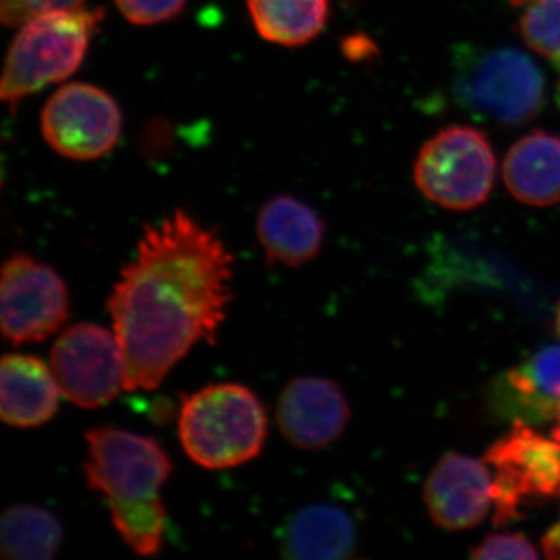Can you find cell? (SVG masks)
Wrapping results in <instances>:
<instances>
[{
	"instance_id": "cell-1",
	"label": "cell",
	"mask_w": 560,
	"mask_h": 560,
	"mask_svg": "<svg viewBox=\"0 0 560 560\" xmlns=\"http://www.w3.org/2000/svg\"><path fill=\"white\" fill-rule=\"evenodd\" d=\"M232 279L226 243L186 210L145 226L106 301L127 371L125 390L158 388L195 346L215 345Z\"/></svg>"
},
{
	"instance_id": "cell-2",
	"label": "cell",
	"mask_w": 560,
	"mask_h": 560,
	"mask_svg": "<svg viewBox=\"0 0 560 560\" xmlns=\"http://www.w3.org/2000/svg\"><path fill=\"white\" fill-rule=\"evenodd\" d=\"M88 486L108 503L110 522L128 548L153 558L164 547L167 511L162 488L171 477V456L153 438L102 425L84 434Z\"/></svg>"
},
{
	"instance_id": "cell-3",
	"label": "cell",
	"mask_w": 560,
	"mask_h": 560,
	"mask_svg": "<svg viewBox=\"0 0 560 560\" xmlns=\"http://www.w3.org/2000/svg\"><path fill=\"white\" fill-rule=\"evenodd\" d=\"M180 447L206 470H230L248 464L264 451L267 408L242 383H212L180 401Z\"/></svg>"
},
{
	"instance_id": "cell-4",
	"label": "cell",
	"mask_w": 560,
	"mask_h": 560,
	"mask_svg": "<svg viewBox=\"0 0 560 560\" xmlns=\"http://www.w3.org/2000/svg\"><path fill=\"white\" fill-rule=\"evenodd\" d=\"M105 9L60 11L28 21L11 40L0 81V97L18 103L49 84L61 83L80 69Z\"/></svg>"
},
{
	"instance_id": "cell-5",
	"label": "cell",
	"mask_w": 560,
	"mask_h": 560,
	"mask_svg": "<svg viewBox=\"0 0 560 560\" xmlns=\"http://www.w3.org/2000/svg\"><path fill=\"white\" fill-rule=\"evenodd\" d=\"M452 86L464 109L500 127L533 120L545 102L540 69L515 49L460 47L453 58Z\"/></svg>"
},
{
	"instance_id": "cell-6",
	"label": "cell",
	"mask_w": 560,
	"mask_h": 560,
	"mask_svg": "<svg viewBox=\"0 0 560 560\" xmlns=\"http://www.w3.org/2000/svg\"><path fill=\"white\" fill-rule=\"evenodd\" d=\"M485 463L492 471L493 523L504 526L529 506L560 497V441L533 425L512 422L489 445Z\"/></svg>"
},
{
	"instance_id": "cell-7",
	"label": "cell",
	"mask_w": 560,
	"mask_h": 560,
	"mask_svg": "<svg viewBox=\"0 0 560 560\" xmlns=\"http://www.w3.org/2000/svg\"><path fill=\"white\" fill-rule=\"evenodd\" d=\"M495 171V154L488 136L474 127L453 125L420 150L415 183L427 200L466 212L488 201Z\"/></svg>"
},
{
	"instance_id": "cell-8",
	"label": "cell",
	"mask_w": 560,
	"mask_h": 560,
	"mask_svg": "<svg viewBox=\"0 0 560 560\" xmlns=\"http://www.w3.org/2000/svg\"><path fill=\"white\" fill-rule=\"evenodd\" d=\"M69 290L60 272L31 254H11L0 272V324L10 345L46 341L68 323Z\"/></svg>"
},
{
	"instance_id": "cell-9",
	"label": "cell",
	"mask_w": 560,
	"mask_h": 560,
	"mask_svg": "<svg viewBox=\"0 0 560 560\" xmlns=\"http://www.w3.org/2000/svg\"><path fill=\"white\" fill-rule=\"evenodd\" d=\"M116 98L90 83L62 84L40 113V132L51 150L72 161H95L116 149L121 135Z\"/></svg>"
},
{
	"instance_id": "cell-10",
	"label": "cell",
	"mask_w": 560,
	"mask_h": 560,
	"mask_svg": "<svg viewBox=\"0 0 560 560\" xmlns=\"http://www.w3.org/2000/svg\"><path fill=\"white\" fill-rule=\"evenodd\" d=\"M62 397L80 408L103 407L127 386L124 355L114 330L79 323L62 331L50 352Z\"/></svg>"
},
{
	"instance_id": "cell-11",
	"label": "cell",
	"mask_w": 560,
	"mask_h": 560,
	"mask_svg": "<svg viewBox=\"0 0 560 560\" xmlns=\"http://www.w3.org/2000/svg\"><path fill=\"white\" fill-rule=\"evenodd\" d=\"M276 420L283 440L300 451H323L335 444L350 420L341 386L318 375H301L279 394Z\"/></svg>"
},
{
	"instance_id": "cell-12",
	"label": "cell",
	"mask_w": 560,
	"mask_h": 560,
	"mask_svg": "<svg viewBox=\"0 0 560 560\" xmlns=\"http://www.w3.org/2000/svg\"><path fill=\"white\" fill-rule=\"evenodd\" d=\"M423 500L441 528H475L493 511L492 471L485 459L445 453L427 478Z\"/></svg>"
},
{
	"instance_id": "cell-13",
	"label": "cell",
	"mask_w": 560,
	"mask_h": 560,
	"mask_svg": "<svg viewBox=\"0 0 560 560\" xmlns=\"http://www.w3.org/2000/svg\"><path fill=\"white\" fill-rule=\"evenodd\" d=\"M490 410L512 422L545 423L560 408V345L537 350L490 383Z\"/></svg>"
},
{
	"instance_id": "cell-14",
	"label": "cell",
	"mask_w": 560,
	"mask_h": 560,
	"mask_svg": "<svg viewBox=\"0 0 560 560\" xmlns=\"http://www.w3.org/2000/svg\"><path fill=\"white\" fill-rule=\"evenodd\" d=\"M256 235L268 264L301 268L318 257L326 224L307 202L278 195L257 213Z\"/></svg>"
},
{
	"instance_id": "cell-15",
	"label": "cell",
	"mask_w": 560,
	"mask_h": 560,
	"mask_svg": "<svg viewBox=\"0 0 560 560\" xmlns=\"http://www.w3.org/2000/svg\"><path fill=\"white\" fill-rule=\"evenodd\" d=\"M62 396L51 368L27 353L0 363V418L13 429H36L55 418Z\"/></svg>"
},
{
	"instance_id": "cell-16",
	"label": "cell",
	"mask_w": 560,
	"mask_h": 560,
	"mask_svg": "<svg viewBox=\"0 0 560 560\" xmlns=\"http://www.w3.org/2000/svg\"><path fill=\"white\" fill-rule=\"evenodd\" d=\"M359 529L348 511L337 504L302 508L283 526L280 551L298 560H337L352 556Z\"/></svg>"
},
{
	"instance_id": "cell-17",
	"label": "cell",
	"mask_w": 560,
	"mask_h": 560,
	"mask_svg": "<svg viewBox=\"0 0 560 560\" xmlns=\"http://www.w3.org/2000/svg\"><path fill=\"white\" fill-rule=\"evenodd\" d=\"M503 179L515 200L533 208L560 202V138L534 130L508 151Z\"/></svg>"
},
{
	"instance_id": "cell-18",
	"label": "cell",
	"mask_w": 560,
	"mask_h": 560,
	"mask_svg": "<svg viewBox=\"0 0 560 560\" xmlns=\"http://www.w3.org/2000/svg\"><path fill=\"white\" fill-rule=\"evenodd\" d=\"M246 7L260 38L282 47L312 43L330 16V0H246Z\"/></svg>"
},
{
	"instance_id": "cell-19",
	"label": "cell",
	"mask_w": 560,
	"mask_h": 560,
	"mask_svg": "<svg viewBox=\"0 0 560 560\" xmlns=\"http://www.w3.org/2000/svg\"><path fill=\"white\" fill-rule=\"evenodd\" d=\"M65 533L54 512L36 504H13L0 522V550L7 560H50L60 551Z\"/></svg>"
},
{
	"instance_id": "cell-20",
	"label": "cell",
	"mask_w": 560,
	"mask_h": 560,
	"mask_svg": "<svg viewBox=\"0 0 560 560\" xmlns=\"http://www.w3.org/2000/svg\"><path fill=\"white\" fill-rule=\"evenodd\" d=\"M526 46L560 69V0H533L518 22Z\"/></svg>"
},
{
	"instance_id": "cell-21",
	"label": "cell",
	"mask_w": 560,
	"mask_h": 560,
	"mask_svg": "<svg viewBox=\"0 0 560 560\" xmlns=\"http://www.w3.org/2000/svg\"><path fill=\"white\" fill-rule=\"evenodd\" d=\"M83 7L84 0H0V21L5 27L20 28L36 18Z\"/></svg>"
},
{
	"instance_id": "cell-22",
	"label": "cell",
	"mask_w": 560,
	"mask_h": 560,
	"mask_svg": "<svg viewBox=\"0 0 560 560\" xmlns=\"http://www.w3.org/2000/svg\"><path fill=\"white\" fill-rule=\"evenodd\" d=\"M117 10L132 25H158L178 18L187 0H114Z\"/></svg>"
},
{
	"instance_id": "cell-23",
	"label": "cell",
	"mask_w": 560,
	"mask_h": 560,
	"mask_svg": "<svg viewBox=\"0 0 560 560\" xmlns=\"http://www.w3.org/2000/svg\"><path fill=\"white\" fill-rule=\"evenodd\" d=\"M470 558L489 559H537L539 552L533 541L521 533L489 534L480 544L471 547Z\"/></svg>"
},
{
	"instance_id": "cell-24",
	"label": "cell",
	"mask_w": 560,
	"mask_h": 560,
	"mask_svg": "<svg viewBox=\"0 0 560 560\" xmlns=\"http://www.w3.org/2000/svg\"><path fill=\"white\" fill-rule=\"evenodd\" d=\"M541 550L548 559L560 560V521L541 539Z\"/></svg>"
},
{
	"instance_id": "cell-25",
	"label": "cell",
	"mask_w": 560,
	"mask_h": 560,
	"mask_svg": "<svg viewBox=\"0 0 560 560\" xmlns=\"http://www.w3.org/2000/svg\"><path fill=\"white\" fill-rule=\"evenodd\" d=\"M556 427L552 429L551 434L556 438V440L560 441V408L558 415H556Z\"/></svg>"
},
{
	"instance_id": "cell-26",
	"label": "cell",
	"mask_w": 560,
	"mask_h": 560,
	"mask_svg": "<svg viewBox=\"0 0 560 560\" xmlns=\"http://www.w3.org/2000/svg\"><path fill=\"white\" fill-rule=\"evenodd\" d=\"M556 331H558V335L560 337V304L558 307V312H556Z\"/></svg>"
},
{
	"instance_id": "cell-27",
	"label": "cell",
	"mask_w": 560,
	"mask_h": 560,
	"mask_svg": "<svg viewBox=\"0 0 560 560\" xmlns=\"http://www.w3.org/2000/svg\"><path fill=\"white\" fill-rule=\"evenodd\" d=\"M512 5H528L529 2H533V0H510Z\"/></svg>"
},
{
	"instance_id": "cell-28",
	"label": "cell",
	"mask_w": 560,
	"mask_h": 560,
	"mask_svg": "<svg viewBox=\"0 0 560 560\" xmlns=\"http://www.w3.org/2000/svg\"><path fill=\"white\" fill-rule=\"evenodd\" d=\"M556 102H558V106L560 109V80H559V84H558V91H556Z\"/></svg>"
}]
</instances>
